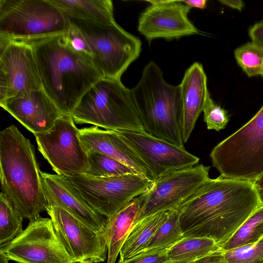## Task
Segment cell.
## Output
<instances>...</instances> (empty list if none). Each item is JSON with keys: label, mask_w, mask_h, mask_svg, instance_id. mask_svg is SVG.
I'll list each match as a JSON object with an SVG mask.
<instances>
[{"label": "cell", "mask_w": 263, "mask_h": 263, "mask_svg": "<svg viewBox=\"0 0 263 263\" xmlns=\"http://www.w3.org/2000/svg\"><path fill=\"white\" fill-rule=\"evenodd\" d=\"M262 205L252 182L210 178L178 206L184 237L209 238L221 247Z\"/></svg>", "instance_id": "obj_1"}, {"label": "cell", "mask_w": 263, "mask_h": 263, "mask_svg": "<svg viewBox=\"0 0 263 263\" xmlns=\"http://www.w3.org/2000/svg\"><path fill=\"white\" fill-rule=\"evenodd\" d=\"M28 43L42 89L63 114L71 115L84 94L103 78L91 56L76 48L67 33Z\"/></svg>", "instance_id": "obj_2"}, {"label": "cell", "mask_w": 263, "mask_h": 263, "mask_svg": "<svg viewBox=\"0 0 263 263\" xmlns=\"http://www.w3.org/2000/svg\"><path fill=\"white\" fill-rule=\"evenodd\" d=\"M2 192L23 218L31 220L48 206L34 147L14 125L0 133Z\"/></svg>", "instance_id": "obj_3"}, {"label": "cell", "mask_w": 263, "mask_h": 263, "mask_svg": "<svg viewBox=\"0 0 263 263\" xmlns=\"http://www.w3.org/2000/svg\"><path fill=\"white\" fill-rule=\"evenodd\" d=\"M130 90L145 132L184 148L180 86L168 83L160 68L151 61Z\"/></svg>", "instance_id": "obj_4"}, {"label": "cell", "mask_w": 263, "mask_h": 263, "mask_svg": "<svg viewBox=\"0 0 263 263\" xmlns=\"http://www.w3.org/2000/svg\"><path fill=\"white\" fill-rule=\"evenodd\" d=\"M68 20L67 35L73 45L91 56L103 78L121 80L128 67L139 57L141 40L116 22Z\"/></svg>", "instance_id": "obj_5"}, {"label": "cell", "mask_w": 263, "mask_h": 263, "mask_svg": "<svg viewBox=\"0 0 263 263\" xmlns=\"http://www.w3.org/2000/svg\"><path fill=\"white\" fill-rule=\"evenodd\" d=\"M71 115L77 124L145 133L131 90L121 80L100 79L84 94Z\"/></svg>", "instance_id": "obj_6"}, {"label": "cell", "mask_w": 263, "mask_h": 263, "mask_svg": "<svg viewBox=\"0 0 263 263\" xmlns=\"http://www.w3.org/2000/svg\"><path fill=\"white\" fill-rule=\"evenodd\" d=\"M69 28L68 18L50 0H0V40L30 42Z\"/></svg>", "instance_id": "obj_7"}, {"label": "cell", "mask_w": 263, "mask_h": 263, "mask_svg": "<svg viewBox=\"0 0 263 263\" xmlns=\"http://www.w3.org/2000/svg\"><path fill=\"white\" fill-rule=\"evenodd\" d=\"M210 157L220 176L253 183L263 172V105L247 123L216 145Z\"/></svg>", "instance_id": "obj_8"}, {"label": "cell", "mask_w": 263, "mask_h": 263, "mask_svg": "<svg viewBox=\"0 0 263 263\" xmlns=\"http://www.w3.org/2000/svg\"><path fill=\"white\" fill-rule=\"evenodd\" d=\"M63 176L95 211L107 218L144 193L153 183L137 174L105 177L87 174Z\"/></svg>", "instance_id": "obj_9"}, {"label": "cell", "mask_w": 263, "mask_h": 263, "mask_svg": "<svg viewBox=\"0 0 263 263\" xmlns=\"http://www.w3.org/2000/svg\"><path fill=\"white\" fill-rule=\"evenodd\" d=\"M38 149L57 175L86 174L88 151L71 115L63 114L48 132L34 135Z\"/></svg>", "instance_id": "obj_10"}, {"label": "cell", "mask_w": 263, "mask_h": 263, "mask_svg": "<svg viewBox=\"0 0 263 263\" xmlns=\"http://www.w3.org/2000/svg\"><path fill=\"white\" fill-rule=\"evenodd\" d=\"M0 251L17 263H75L51 219L40 215L12 240L0 246Z\"/></svg>", "instance_id": "obj_11"}, {"label": "cell", "mask_w": 263, "mask_h": 263, "mask_svg": "<svg viewBox=\"0 0 263 263\" xmlns=\"http://www.w3.org/2000/svg\"><path fill=\"white\" fill-rule=\"evenodd\" d=\"M210 167L202 164L178 170L155 181L139 196L141 205L133 227L145 218L173 210L210 178Z\"/></svg>", "instance_id": "obj_12"}, {"label": "cell", "mask_w": 263, "mask_h": 263, "mask_svg": "<svg viewBox=\"0 0 263 263\" xmlns=\"http://www.w3.org/2000/svg\"><path fill=\"white\" fill-rule=\"evenodd\" d=\"M42 88L31 44L0 40V103Z\"/></svg>", "instance_id": "obj_13"}, {"label": "cell", "mask_w": 263, "mask_h": 263, "mask_svg": "<svg viewBox=\"0 0 263 263\" xmlns=\"http://www.w3.org/2000/svg\"><path fill=\"white\" fill-rule=\"evenodd\" d=\"M46 211L75 263L106 260L108 251L103 233L94 230L62 208L48 206Z\"/></svg>", "instance_id": "obj_14"}, {"label": "cell", "mask_w": 263, "mask_h": 263, "mask_svg": "<svg viewBox=\"0 0 263 263\" xmlns=\"http://www.w3.org/2000/svg\"><path fill=\"white\" fill-rule=\"evenodd\" d=\"M118 132L146 165L154 181L172 172L194 166L199 161L184 148L146 133Z\"/></svg>", "instance_id": "obj_15"}, {"label": "cell", "mask_w": 263, "mask_h": 263, "mask_svg": "<svg viewBox=\"0 0 263 263\" xmlns=\"http://www.w3.org/2000/svg\"><path fill=\"white\" fill-rule=\"evenodd\" d=\"M151 3L140 15L138 30L148 42L167 40L199 33L188 18L191 8L182 0L147 1Z\"/></svg>", "instance_id": "obj_16"}, {"label": "cell", "mask_w": 263, "mask_h": 263, "mask_svg": "<svg viewBox=\"0 0 263 263\" xmlns=\"http://www.w3.org/2000/svg\"><path fill=\"white\" fill-rule=\"evenodd\" d=\"M0 105L34 135L48 132L63 115L42 88L8 99Z\"/></svg>", "instance_id": "obj_17"}, {"label": "cell", "mask_w": 263, "mask_h": 263, "mask_svg": "<svg viewBox=\"0 0 263 263\" xmlns=\"http://www.w3.org/2000/svg\"><path fill=\"white\" fill-rule=\"evenodd\" d=\"M41 175L48 206L62 208L94 230L104 233L107 218L95 211L63 176L41 171Z\"/></svg>", "instance_id": "obj_18"}, {"label": "cell", "mask_w": 263, "mask_h": 263, "mask_svg": "<svg viewBox=\"0 0 263 263\" xmlns=\"http://www.w3.org/2000/svg\"><path fill=\"white\" fill-rule=\"evenodd\" d=\"M80 137L88 150L112 158L135 173L154 182L153 175L142 160L115 130L92 126L79 129Z\"/></svg>", "instance_id": "obj_19"}, {"label": "cell", "mask_w": 263, "mask_h": 263, "mask_svg": "<svg viewBox=\"0 0 263 263\" xmlns=\"http://www.w3.org/2000/svg\"><path fill=\"white\" fill-rule=\"evenodd\" d=\"M182 112V140H189L203 112L208 93L207 77L202 64L194 63L185 71L179 85Z\"/></svg>", "instance_id": "obj_20"}, {"label": "cell", "mask_w": 263, "mask_h": 263, "mask_svg": "<svg viewBox=\"0 0 263 263\" xmlns=\"http://www.w3.org/2000/svg\"><path fill=\"white\" fill-rule=\"evenodd\" d=\"M141 205L139 196L132 200L107 221L104 235L107 246L106 263H115L120 250L131 231Z\"/></svg>", "instance_id": "obj_21"}, {"label": "cell", "mask_w": 263, "mask_h": 263, "mask_svg": "<svg viewBox=\"0 0 263 263\" xmlns=\"http://www.w3.org/2000/svg\"><path fill=\"white\" fill-rule=\"evenodd\" d=\"M68 18L101 23L116 22L110 0H50Z\"/></svg>", "instance_id": "obj_22"}, {"label": "cell", "mask_w": 263, "mask_h": 263, "mask_svg": "<svg viewBox=\"0 0 263 263\" xmlns=\"http://www.w3.org/2000/svg\"><path fill=\"white\" fill-rule=\"evenodd\" d=\"M168 211L147 217L133 227L120 251L122 262L145 250L155 234L168 218Z\"/></svg>", "instance_id": "obj_23"}, {"label": "cell", "mask_w": 263, "mask_h": 263, "mask_svg": "<svg viewBox=\"0 0 263 263\" xmlns=\"http://www.w3.org/2000/svg\"><path fill=\"white\" fill-rule=\"evenodd\" d=\"M213 239L207 237H184L167 251L170 263H188L221 250Z\"/></svg>", "instance_id": "obj_24"}, {"label": "cell", "mask_w": 263, "mask_h": 263, "mask_svg": "<svg viewBox=\"0 0 263 263\" xmlns=\"http://www.w3.org/2000/svg\"><path fill=\"white\" fill-rule=\"evenodd\" d=\"M263 238V205L254 211L221 247L223 251L254 243Z\"/></svg>", "instance_id": "obj_25"}, {"label": "cell", "mask_w": 263, "mask_h": 263, "mask_svg": "<svg viewBox=\"0 0 263 263\" xmlns=\"http://www.w3.org/2000/svg\"><path fill=\"white\" fill-rule=\"evenodd\" d=\"M180 213L179 206L168 211L167 220L155 234L147 248L142 251L168 249L184 237L179 221Z\"/></svg>", "instance_id": "obj_26"}, {"label": "cell", "mask_w": 263, "mask_h": 263, "mask_svg": "<svg viewBox=\"0 0 263 263\" xmlns=\"http://www.w3.org/2000/svg\"><path fill=\"white\" fill-rule=\"evenodd\" d=\"M23 217L6 195L0 194V246L15 238L23 231Z\"/></svg>", "instance_id": "obj_27"}, {"label": "cell", "mask_w": 263, "mask_h": 263, "mask_svg": "<svg viewBox=\"0 0 263 263\" xmlns=\"http://www.w3.org/2000/svg\"><path fill=\"white\" fill-rule=\"evenodd\" d=\"M88 151L89 170L86 173L88 175L105 177L136 174L112 158L93 151Z\"/></svg>", "instance_id": "obj_28"}, {"label": "cell", "mask_w": 263, "mask_h": 263, "mask_svg": "<svg viewBox=\"0 0 263 263\" xmlns=\"http://www.w3.org/2000/svg\"><path fill=\"white\" fill-rule=\"evenodd\" d=\"M238 65L249 77L260 75L263 68V49L248 42L234 51Z\"/></svg>", "instance_id": "obj_29"}, {"label": "cell", "mask_w": 263, "mask_h": 263, "mask_svg": "<svg viewBox=\"0 0 263 263\" xmlns=\"http://www.w3.org/2000/svg\"><path fill=\"white\" fill-rule=\"evenodd\" d=\"M223 251L230 263H263V238L254 243Z\"/></svg>", "instance_id": "obj_30"}, {"label": "cell", "mask_w": 263, "mask_h": 263, "mask_svg": "<svg viewBox=\"0 0 263 263\" xmlns=\"http://www.w3.org/2000/svg\"><path fill=\"white\" fill-rule=\"evenodd\" d=\"M204 121L208 129L219 131L224 129L229 121L228 111L212 98L208 93L203 110Z\"/></svg>", "instance_id": "obj_31"}, {"label": "cell", "mask_w": 263, "mask_h": 263, "mask_svg": "<svg viewBox=\"0 0 263 263\" xmlns=\"http://www.w3.org/2000/svg\"><path fill=\"white\" fill-rule=\"evenodd\" d=\"M168 249H156L142 251L130 258L118 263H170L167 256Z\"/></svg>", "instance_id": "obj_32"}, {"label": "cell", "mask_w": 263, "mask_h": 263, "mask_svg": "<svg viewBox=\"0 0 263 263\" xmlns=\"http://www.w3.org/2000/svg\"><path fill=\"white\" fill-rule=\"evenodd\" d=\"M249 35L252 42L263 49V20L250 27Z\"/></svg>", "instance_id": "obj_33"}, {"label": "cell", "mask_w": 263, "mask_h": 263, "mask_svg": "<svg viewBox=\"0 0 263 263\" xmlns=\"http://www.w3.org/2000/svg\"><path fill=\"white\" fill-rule=\"evenodd\" d=\"M188 263H230L222 249Z\"/></svg>", "instance_id": "obj_34"}, {"label": "cell", "mask_w": 263, "mask_h": 263, "mask_svg": "<svg viewBox=\"0 0 263 263\" xmlns=\"http://www.w3.org/2000/svg\"><path fill=\"white\" fill-rule=\"evenodd\" d=\"M253 184L259 200L263 205V172L253 182Z\"/></svg>", "instance_id": "obj_35"}, {"label": "cell", "mask_w": 263, "mask_h": 263, "mask_svg": "<svg viewBox=\"0 0 263 263\" xmlns=\"http://www.w3.org/2000/svg\"><path fill=\"white\" fill-rule=\"evenodd\" d=\"M219 2L222 5L240 11L242 10L245 5L243 2L241 0H220Z\"/></svg>", "instance_id": "obj_36"}, {"label": "cell", "mask_w": 263, "mask_h": 263, "mask_svg": "<svg viewBox=\"0 0 263 263\" xmlns=\"http://www.w3.org/2000/svg\"><path fill=\"white\" fill-rule=\"evenodd\" d=\"M186 5L192 8H197L203 9L206 6L207 1L206 0H182Z\"/></svg>", "instance_id": "obj_37"}, {"label": "cell", "mask_w": 263, "mask_h": 263, "mask_svg": "<svg viewBox=\"0 0 263 263\" xmlns=\"http://www.w3.org/2000/svg\"><path fill=\"white\" fill-rule=\"evenodd\" d=\"M9 259L0 251V263H9Z\"/></svg>", "instance_id": "obj_38"}, {"label": "cell", "mask_w": 263, "mask_h": 263, "mask_svg": "<svg viewBox=\"0 0 263 263\" xmlns=\"http://www.w3.org/2000/svg\"><path fill=\"white\" fill-rule=\"evenodd\" d=\"M260 76H261L262 77H263V68H262V71H261V72Z\"/></svg>", "instance_id": "obj_39"}]
</instances>
